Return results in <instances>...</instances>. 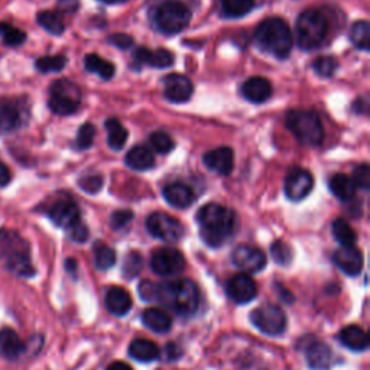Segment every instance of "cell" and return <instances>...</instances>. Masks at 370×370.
I'll list each match as a JSON object with an SVG mask.
<instances>
[{
    "instance_id": "cell-1",
    "label": "cell",
    "mask_w": 370,
    "mask_h": 370,
    "mask_svg": "<svg viewBox=\"0 0 370 370\" xmlns=\"http://www.w3.org/2000/svg\"><path fill=\"white\" fill-rule=\"evenodd\" d=\"M195 220L200 229V238L207 246H223L234 233L236 227V215L220 204L210 203L201 207L197 213Z\"/></svg>"
},
{
    "instance_id": "cell-2",
    "label": "cell",
    "mask_w": 370,
    "mask_h": 370,
    "mask_svg": "<svg viewBox=\"0 0 370 370\" xmlns=\"http://www.w3.org/2000/svg\"><path fill=\"white\" fill-rule=\"evenodd\" d=\"M157 302H161V304L182 317H190L197 312L200 292L197 285L191 279L181 278L166 281L158 283Z\"/></svg>"
},
{
    "instance_id": "cell-3",
    "label": "cell",
    "mask_w": 370,
    "mask_h": 370,
    "mask_svg": "<svg viewBox=\"0 0 370 370\" xmlns=\"http://www.w3.org/2000/svg\"><path fill=\"white\" fill-rule=\"evenodd\" d=\"M255 44L261 51L278 60H287L292 49L290 25L281 18H269L255 29Z\"/></svg>"
},
{
    "instance_id": "cell-4",
    "label": "cell",
    "mask_w": 370,
    "mask_h": 370,
    "mask_svg": "<svg viewBox=\"0 0 370 370\" xmlns=\"http://www.w3.org/2000/svg\"><path fill=\"white\" fill-rule=\"evenodd\" d=\"M0 249H2L6 267L10 272L24 278L35 275V267L30 262L29 243L18 231L10 229L0 230Z\"/></svg>"
},
{
    "instance_id": "cell-5",
    "label": "cell",
    "mask_w": 370,
    "mask_h": 370,
    "mask_svg": "<svg viewBox=\"0 0 370 370\" xmlns=\"http://www.w3.org/2000/svg\"><path fill=\"white\" fill-rule=\"evenodd\" d=\"M285 125L302 145L318 146L324 141L321 119L314 110H291L285 116Z\"/></svg>"
},
{
    "instance_id": "cell-6",
    "label": "cell",
    "mask_w": 370,
    "mask_h": 370,
    "mask_svg": "<svg viewBox=\"0 0 370 370\" xmlns=\"http://www.w3.org/2000/svg\"><path fill=\"white\" fill-rule=\"evenodd\" d=\"M327 19L317 9H307L297 19V41L304 51L318 48L327 37Z\"/></svg>"
},
{
    "instance_id": "cell-7",
    "label": "cell",
    "mask_w": 370,
    "mask_h": 370,
    "mask_svg": "<svg viewBox=\"0 0 370 370\" xmlns=\"http://www.w3.org/2000/svg\"><path fill=\"white\" fill-rule=\"evenodd\" d=\"M81 105V91L76 82L70 80H57L49 87L48 106L58 116H70Z\"/></svg>"
},
{
    "instance_id": "cell-8",
    "label": "cell",
    "mask_w": 370,
    "mask_h": 370,
    "mask_svg": "<svg viewBox=\"0 0 370 370\" xmlns=\"http://www.w3.org/2000/svg\"><path fill=\"white\" fill-rule=\"evenodd\" d=\"M155 22L161 32L166 35H175L190 25L191 12L182 2L168 0L157 9Z\"/></svg>"
},
{
    "instance_id": "cell-9",
    "label": "cell",
    "mask_w": 370,
    "mask_h": 370,
    "mask_svg": "<svg viewBox=\"0 0 370 370\" xmlns=\"http://www.w3.org/2000/svg\"><path fill=\"white\" fill-rule=\"evenodd\" d=\"M250 321L261 333L271 335H281L287 330V315L274 304H265L250 312Z\"/></svg>"
},
{
    "instance_id": "cell-10",
    "label": "cell",
    "mask_w": 370,
    "mask_h": 370,
    "mask_svg": "<svg viewBox=\"0 0 370 370\" xmlns=\"http://www.w3.org/2000/svg\"><path fill=\"white\" fill-rule=\"evenodd\" d=\"M146 230L150 236L166 243H175L184 236V227L179 220L166 213H152L146 218Z\"/></svg>"
},
{
    "instance_id": "cell-11",
    "label": "cell",
    "mask_w": 370,
    "mask_h": 370,
    "mask_svg": "<svg viewBox=\"0 0 370 370\" xmlns=\"http://www.w3.org/2000/svg\"><path fill=\"white\" fill-rule=\"evenodd\" d=\"M29 119L28 103L22 98H0V134L21 129Z\"/></svg>"
},
{
    "instance_id": "cell-12",
    "label": "cell",
    "mask_w": 370,
    "mask_h": 370,
    "mask_svg": "<svg viewBox=\"0 0 370 370\" xmlns=\"http://www.w3.org/2000/svg\"><path fill=\"white\" fill-rule=\"evenodd\" d=\"M150 269L159 276H175L185 269L184 255L178 249L159 247L150 256Z\"/></svg>"
},
{
    "instance_id": "cell-13",
    "label": "cell",
    "mask_w": 370,
    "mask_h": 370,
    "mask_svg": "<svg viewBox=\"0 0 370 370\" xmlns=\"http://www.w3.org/2000/svg\"><path fill=\"white\" fill-rule=\"evenodd\" d=\"M46 215L49 217L55 226L69 230L73 227L77 222L81 220L80 217V209L76 201L69 195H60L55 198L51 204L46 209Z\"/></svg>"
},
{
    "instance_id": "cell-14",
    "label": "cell",
    "mask_w": 370,
    "mask_h": 370,
    "mask_svg": "<svg viewBox=\"0 0 370 370\" xmlns=\"http://www.w3.org/2000/svg\"><path fill=\"white\" fill-rule=\"evenodd\" d=\"M231 262L243 272L258 274L266 266V255L255 246L239 245L231 252Z\"/></svg>"
},
{
    "instance_id": "cell-15",
    "label": "cell",
    "mask_w": 370,
    "mask_h": 370,
    "mask_svg": "<svg viewBox=\"0 0 370 370\" xmlns=\"http://www.w3.org/2000/svg\"><path fill=\"white\" fill-rule=\"evenodd\" d=\"M226 294L236 304H249L258 295V285L250 275L238 274L227 281Z\"/></svg>"
},
{
    "instance_id": "cell-16",
    "label": "cell",
    "mask_w": 370,
    "mask_h": 370,
    "mask_svg": "<svg viewBox=\"0 0 370 370\" xmlns=\"http://www.w3.org/2000/svg\"><path fill=\"white\" fill-rule=\"evenodd\" d=\"M312 187L314 178L311 173L302 168H294L285 178V194L294 203L304 200L312 191Z\"/></svg>"
},
{
    "instance_id": "cell-17",
    "label": "cell",
    "mask_w": 370,
    "mask_h": 370,
    "mask_svg": "<svg viewBox=\"0 0 370 370\" xmlns=\"http://www.w3.org/2000/svg\"><path fill=\"white\" fill-rule=\"evenodd\" d=\"M162 82H164V97L171 103L188 102L194 93V86L187 76L168 74Z\"/></svg>"
},
{
    "instance_id": "cell-18",
    "label": "cell",
    "mask_w": 370,
    "mask_h": 370,
    "mask_svg": "<svg viewBox=\"0 0 370 370\" xmlns=\"http://www.w3.org/2000/svg\"><path fill=\"white\" fill-rule=\"evenodd\" d=\"M333 261L349 276H358L362 272L363 255L355 246H342L334 252Z\"/></svg>"
},
{
    "instance_id": "cell-19",
    "label": "cell",
    "mask_w": 370,
    "mask_h": 370,
    "mask_svg": "<svg viewBox=\"0 0 370 370\" xmlns=\"http://www.w3.org/2000/svg\"><path fill=\"white\" fill-rule=\"evenodd\" d=\"M203 162L210 171H214L218 175L227 177L231 174L234 168L233 149H230L229 146H222L209 150V152H206L203 157Z\"/></svg>"
},
{
    "instance_id": "cell-20",
    "label": "cell",
    "mask_w": 370,
    "mask_h": 370,
    "mask_svg": "<svg viewBox=\"0 0 370 370\" xmlns=\"http://www.w3.org/2000/svg\"><path fill=\"white\" fill-rule=\"evenodd\" d=\"M306 349L307 363L312 370H330L334 364V353L333 350L317 340H310Z\"/></svg>"
},
{
    "instance_id": "cell-21",
    "label": "cell",
    "mask_w": 370,
    "mask_h": 370,
    "mask_svg": "<svg viewBox=\"0 0 370 370\" xmlns=\"http://www.w3.org/2000/svg\"><path fill=\"white\" fill-rule=\"evenodd\" d=\"M133 61L134 64L149 65L154 69H166L174 64V55L168 49L159 48L152 51V49L141 46L133 53Z\"/></svg>"
},
{
    "instance_id": "cell-22",
    "label": "cell",
    "mask_w": 370,
    "mask_h": 370,
    "mask_svg": "<svg viewBox=\"0 0 370 370\" xmlns=\"http://www.w3.org/2000/svg\"><path fill=\"white\" fill-rule=\"evenodd\" d=\"M25 350L26 346L18 333L9 327L0 330V356L6 360H18Z\"/></svg>"
},
{
    "instance_id": "cell-23",
    "label": "cell",
    "mask_w": 370,
    "mask_h": 370,
    "mask_svg": "<svg viewBox=\"0 0 370 370\" xmlns=\"http://www.w3.org/2000/svg\"><path fill=\"white\" fill-rule=\"evenodd\" d=\"M242 94L250 103L261 105L272 94V86L269 80L263 77H252L246 80L242 86Z\"/></svg>"
},
{
    "instance_id": "cell-24",
    "label": "cell",
    "mask_w": 370,
    "mask_h": 370,
    "mask_svg": "<svg viewBox=\"0 0 370 370\" xmlns=\"http://www.w3.org/2000/svg\"><path fill=\"white\" fill-rule=\"evenodd\" d=\"M162 194L168 204L179 210L188 209L194 203V198H195L193 190L188 187V185L181 184V182L166 185Z\"/></svg>"
},
{
    "instance_id": "cell-25",
    "label": "cell",
    "mask_w": 370,
    "mask_h": 370,
    "mask_svg": "<svg viewBox=\"0 0 370 370\" xmlns=\"http://www.w3.org/2000/svg\"><path fill=\"white\" fill-rule=\"evenodd\" d=\"M105 302L107 310L117 317H123L132 310V298L122 287H112L106 292Z\"/></svg>"
},
{
    "instance_id": "cell-26",
    "label": "cell",
    "mask_w": 370,
    "mask_h": 370,
    "mask_svg": "<svg viewBox=\"0 0 370 370\" xmlns=\"http://www.w3.org/2000/svg\"><path fill=\"white\" fill-rule=\"evenodd\" d=\"M142 323L150 331L164 334L171 330L173 318L161 308H148L142 312Z\"/></svg>"
},
{
    "instance_id": "cell-27",
    "label": "cell",
    "mask_w": 370,
    "mask_h": 370,
    "mask_svg": "<svg viewBox=\"0 0 370 370\" xmlns=\"http://www.w3.org/2000/svg\"><path fill=\"white\" fill-rule=\"evenodd\" d=\"M337 339L344 347H347L353 351H364L369 347V335L359 326L344 327L339 333Z\"/></svg>"
},
{
    "instance_id": "cell-28",
    "label": "cell",
    "mask_w": 370,
    "mask_h": 370,
    "mask_svg": "<svg viewBox=\"0 0 370 370\" xmlns=\"http://www.w3.org/2000/svg\"><path fill=\"white\" fill-rule=\"evenodd\" d=\"M129 356L133 360L148 363V362H155L161 356V351L154 342L146 339H136L129 346Z\"/></svg>"
},
{
    "instance_id": "cell-29",
    "label": "cell",
    "mask_w": 370,
    "mask_h": 370,
    "mask_svg": "<svg viewBox=\"0 0 370 370\" xmlns=\"http://www.w3.org/2000/svg\"><path fill=\"white\" fill-rule=\"evenodd\" d=\"M125 162L134 171H146L155 165V157L145 146H134L126 154Z\"/></svg>"
},
{
    "instance_id": "cell-30",
    "label": "cell",
    "mask_w": 370,
    "mask_h": 370,
    "mask_svg": "<svg viewBox=\"0 0 370 370\" xmlns=\"http://www.w3.org/2000/svg\"><path fill=\"white\" fill-rule=\"evenodd\" d=\"M328 187L333 195H335L342 201H349L356 194V187H355V184H353V179L346 174L333 175L330 178Z\"/></svg>"
},
{
    "instance_id": "cell-31",
    "label": "cell",
    "mask_w": 370,
    "mask_h": 370,
    "mask_svg": "<svg viewBox=\"0 0 370 370\" xmlns=\"http://www.w3.org/2000/svg\"><path fill=\"white\" fill-rule=\"evenodd\" d=\"M106 130H107V143L110 149L113 150L123 149L129 138V132L126 130V127L119 121L112 117V119H107L106 122Z\"/></svg>"
},
{
    "instance_id": "cell-32",
    "label": "cell",
    "mask_w": 370,
    "mask_h": 370,
    "mask_svg": "<svg viewBox=\"0 0 370 370\" xmlns=\"http://www.w3.org/2000/svg\"><path fill=\"white\" fill-rule=\"evenodd\" d=\"M84 67L90 73L97 74L102 80H110L114 76V65L110 61L100 58L96 54H89L84 58Z\"/></svg>"
},
{
    "instance_id": "cell-33",
    "label": "cell",
    "mask_w": 370,
    "mask_h": 370,
    "mask_svg": "<svg viewBox=\"0 0 370 370\" xmlns=\"http://www.w3.org/2000/svg\"><path fill=\"white\" fill-rule=\"evenodd\" d=\"M333 236L342 246H355L356 243V231L344 220V218H337L333 222L331 226Z\"/></svg>"
},
{
    "instance_id": "cell-34",
    "label": "cell",
    "mask_w": 370,
    "mask_h": 370,
    "mask_svg": "<svg viewBox=\"0 0 370 370\" xmlns=\"http://www.w3.org/2000/svg\"><path fill=\"white\" fill-rule=\"evenodd\" d=\"M255 8V0H222L223 13L229 18H243Z\"/></svg>"
},
{
    "instance_id": "cell-35",
    "label": "cell",
    "mask_w": 370,
    "mask_h": 370,
    "mask_svg": "<svg viewBox=\"0 0 370 370\" xmlns=\"http://www.w3.org/2000/svg\"><path fill=\"white\" fill-rule=\"evenodd\" d=\"M116 263V252L102 243V242H97L94 245V265L100 271H107V269L113 267Z\"/></svg>"
},
{
    "instance_id": "cell-36",
    "label": "cell",
    "mask_w": 370,
    "mask_h": 370,
    "mask_svg": "<svg viewBox=\"0 0 370 370\" xmlns=\"http://www.w3.org/2000/svg\"><path fill=\"white\" fill-rule=\"evenodd\" d=\"M37 21L46 32L53 33V35H61L64 32V22L60 18V15H57L55 12L51 10L39 12L37 16Z\"/></svg>"
},
{
    "instance_id": "cell-37",
    "label": "cell",
    "mask_w": 370,
    "mask_h": 370,
    "mask_svg": "<svg viewBox=\"0 0 370 370\" xmlns=\"http://www.w3.org/2000/svg\"><path fill=\"white\" fill-rule=\"evenodd\" d=\"M369 32H370L369 22L367 21H359L356 24H353V26L350 28V39L359 49L369 51V48H370Z\"/></svg>"
},
{
    "instance_id": "cell-38",
    "label": "cell",
    "mask_w": 370,
    "mask_h": 370,
    "mask_svg": "<svg viewBox=\"0 0 370 370\" xmlns=\"http://www.w3.org/2000/svg\"><path fill=\"white\" fill-rule=\"evenodd\" d=\"M0 38L9 46H18L26 41V33L10 24L0 22Z\"/></svg>"
},
{
    "instance_id": "cell-39",
    "label": "cell",
    "mask_w": 370,
    "mask_h": 370,
    "mask_svg": "<svg viewBox=\"0 0 370 370\" xmlns=\"http://www.w3.org/2000/svg\"><path fill=\"white\" fill-rule=\"evenodd\" d=\"M67 64V57L65 55H51V57H42L38 58L35 65L37 70L41 71L42 74L48 73H60L64 70V67Z\"/></svg>"
},
{
    "instance_id": "cell-40",
    "label": "cell",
    "mask_w": 370,
    "mask_h": 370,
    "mask_svg": "<svg viewBox=\"0 0 370 370\" xmlns=\"http://www.w3.org/2000/svg\"><path fill=\"white\" fill-rule=\"evenodd\" d=\"M142 265H143V259L142 255L138 254V252H130V254L125 258L123 262V267H122V272L123 276L126 279H133L139 275V272L142 271Z\"/></svg>"
},
{
    "instance_id": "cell-41",
    "label": "cell",
    "mask_w": 370,
    "mask_h": 370,
    "mask_svg": "<svg viewBox=\"0 0 370 370\" xmlns=\"http://www.w3.org/2000/svg\"><path fill=\"white\" fill-rule=\"evenodd\" d=\"M149 143L154 148V150H157L158 154H162V155L170 154L175 146L170 134L165 132H154L149 136Z\"/></svg>"
},
{
    "instance_id": "cell-42",
    "label": "cell",
    "mask_w": 370,
    "mask_h": 370,
    "mask_svg": "<svg viewBox=\"0 0 370 370\" xmlns=\"http://www.w3.org/2000/svg\"><path fill=\"white\" fill-rule=\"evenodd\" d=\"M339 62L334 57H328V55H323V57H318L314 62H312V70L315 71V74H318L319 77H331L335 70H337Z\"/></svg>"
},
{
    "instance_id": "cell-43",
    "label": "cell",
    "mask_w": 370,
    "mask_h": 370,
    "mask_svg": "<svg viewBox=\"0 0 370 370\" xmlns=\"http://www.w3.org/2000/svg\"><path fill=\"white\" fill-rule=\"evenodd\" d=\"M271 255L281 266H288L292 262V249L282 240L274 242L271 246Z\"/></svg>"
},
{
    "instance_id": "cell-44",
    "label": "cell",
    "mask_w": 370,
    "mask_h": 370,
    "mask_svg": "<svg viewBox=\"0 0 370 370\" xmlns=\"http://www.w3.org/2000/svg\"><path fill=\"white\" fill-rule=\"evenodd\" d=\"M96 139V127L91 123H84L77 133L76 139V148L80 150H86L93 146V142Z\"/></svg>"
},
{
    "instance_id": "cell-45",
    "label": "cell",
    "mask_w": 370,
    "mask_h": 370,
    "mask_svg": "<svg viewBox=\"0 0 370 370\" xmlns=\"http://www.w3.org/2000/svg\"><path fill=\"white\" fill-rule=\"evenodd\" d=\"M103 184L105 179L102 175H87V177H82L78 181V187L87 194H97L100 190L103 188Z\"/></svg>"
},
{
    "instance_id": "cell-46",
    "label": "cell",
    "mask_w": 370,
    "mask_h": 370,
    "mask_svg": "<svg viewBox=\"0 0 370 370\" xmlns=\"http://www.w3.org/2000/svg\"><path fill=\"white\" fill-rule=\"evenodd\" d=\"M353 184L364 191L370 188V168L367 164H360L353 171Z\"/></svg>"
},
{
    "instance_id": "cell-47",
    "label": "cell",
    "mask_w": 370,
    "mask_h": 370,
    "mask_svg": "<svg viewBox=\"0 0 370 370\" xmlns=\"http://www.w3.org/2000/svg\"><path fill=\"white\" fill-rule=\"evenodd\" d=\"M67 233H69V236L73 242L76 243H84L87 242L89 236H90V231H89V227L86 226V223H84L82 220L77 222L73 227H70L69 230H67Z\"/></svg>"
},
{
    "instance_id": "cell-48",
    "label": "cell",
    "mask_w": 370,
    "mask_h": 370,
    "mask_svg": "<svg viewBox=\"0 0 370 370\" xmlns=\"http://www.w3.org/2000/svg\"><path fill=\"white\" fill-rule=\"evenodd\" d=\"M133 213L130 210H117L110 217V226L113 230H121L132 222Z\"/></svg>"
},
{
    "instance_id": "cell-49",
    "label": "cell",
    "mask_w": 370,
    "mask_h": 370,
    "mask_svg": "<svg viewBox=\"0 0 370 370\" xmlns=\"http://www.w3.org/2000/svg\"><path fill=\"white\" fill-rule=\"evenodd\" d=\"M158 283L152 281H142L138 287V294L145 302H157Z\"/></svg>"
},
{
    "instance_id": "cell-50",
    "label": "cell",
    "mask_w": 370,
    "mask_h": 370,
    "mask_svg": "<svg viewBox=\"0 0 370 370\" xmlns=\"http://www.w3.org/2000/svg\"><path fill=\"white\" fill-rule=\"evenodd\" d=\"M109 42L121 49H127L133 45V38L126 35V33H116V35H112L109 38Z\"/></svg>"
},
{
    "instance_id": "cell-51",
    "label": "cell",
    "mask_w": 370,
    "mask_h": 370,
    "mask_svg": "<svg viewBox=\"0 0 370 370\" xmlns=\"http://www.w3.org/2000/svg\"><path fill=\"white\" fill-rule=\"evenodd\" d=\"M57 8L60 12H62L65 15H73L78 10L80 2L78 0H58Z\"/></svg>"
},
{
    "instance_id": "cell-52",
    "label": "cell",
    "mask_w": 370,
    "mask_h": 370,
    "mask_svg": "<svg viewBox=\"0 0 370 370\" xmlns=\"http://www.w3.org/2000/svg\"><path fill=\"white\" fill-rule=\"evenodd\" d=\"M10 179L12 174L9 171V168L3 162H0V187H6V185H9Z\"/></svg>"
},
{
    "instance_id": "cell-53",
    "label": "cell",
    "mask_w": 370,
    "mask_h": 370,
    "mask_svg": "<svg viewBox=\"0 0 370 370\" xmlns=\"http://www.w3.org/2000/svg\"><path fill=\"white\" fill-rule=\"evenodd\" d=\"M275 288H276L275 290L276 294H279V297L283 299V302H294V297L291 295V292L287 291V288H283L281 283L275 285Z\"/></svg>"
},
{
    "instance_id": "cell-54",
    "label": "cell",
    "mask_w": 370,
    "mask_h": 370,
    "mask_svg": "<svg viewBox=\"0 0 370 370\" xmlns=\"http://www.w3.org/2000/svg\"><path fill=\"white\" fill-rule=\"evenodd\" d=\"M106 370H133V369L125 362H113L112 364L107 366Z\"/></svg>"
},
{
    "instance_id": "cell-55",
    "label": "cell",
    "mask_w": 370,
    "mask_h": 370,
    "mask_svg": "<svg viewBox=\"0 0 370 370\" xmlns=\"http://www.w3.org/2000/svg\"><path fill=\"white\" fill-rule=\"evenodd\" d=\"M355 110L359 113H366L367 112V100L366 98H359L355 103Z\"/></svg>"
},
{
    "instance_id": "cell-56",
    "label": "cell",
    "mask_w": 370,
    "mask_h": 370,
    "mask_svg": "<svg viewBox=\"0 0 370 370\" xmlns=\"http://www.w3.org/2000/svg\"><path fill=\"white\" fill-rule=\"evenodd\" d=\"M98 2L106 3V5H114V3H125L127 0H98Z\"/></svg>"
}]
</instances>
